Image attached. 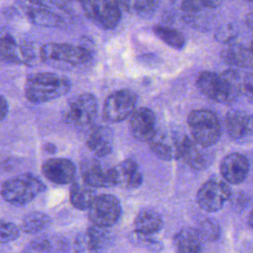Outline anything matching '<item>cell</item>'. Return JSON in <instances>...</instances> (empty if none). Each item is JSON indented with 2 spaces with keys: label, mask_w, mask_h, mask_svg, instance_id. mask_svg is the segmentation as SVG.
<instances>
[{
  "label": "cell",
  "mask_w": 253,
  "mask_h": 253,
  "mask_svg": "<svg viewBox=\"0 0 253 253\" xmlns=\"http://www.w3.org/2000/svg\"><path fill=\"white\" fill-rule=\"evenodd\" d=\"M240 74L234 69H227L220 74L203 71L197 79V86L202 94L219 104H231L240 95Z\"/></svg>",
  "instance_id": "cell-1"
},
{
  "label": "cell",
  "mask_w": 253,
  "mask_h": 253,
  "mask_svg": "<svg viewBox=\"0 0 253 253\" xmlns=\"http://www.w3.org/2000/svg\"><path fill=\"white\" fill-rule=\"evenodd\" d=\"M70 88L68 78L51 72H40L27 77L24 92L29 102L42 104L67 94Z\"/></svg>",
  "instance_id": "cell-2"
},
{
  "label": "cell",
  "mask_w": 253,
  "mask_h": 253,
  "mask_svg": "<svg viewBox=\"0 0 253 253\" xmlns=\"http://www.w3.org/2000/svg\"><path fill=\"white\" fill-rule=\"evenodd\" d=\"M40 57L45 64L67 69L87 64L91 61L92 52L85 46L63 42H47L40 48Z\"/></svg>",
  "instance_id": "cell-3"
},
{
  "label": "cell",
  "mask_w": 253,
  "mask_h": 253,
  "mask_svg": "<svg viewBox=\"0 0 253 253\" xmlns=\"http://www.w3.org/2000/svg\"><path fill=\"white\" fill-rule=\"evenodd\" d=\"M193 140L203 146L211 147L221 135V126L217 116L210 110H194L187 118Z\"/></svg>",
  "instance_id": "cell-4"
},
{
  "label": "cell",
  "mask_w": 253,
  "mask_h": 253,
  "mask_svg": "<svg viewBox=\"0 0 253 253\" xmlns=\"http://www.w3.org/2000/svg\"><path fill=\"white\" fill-rule=\"evenodd\" d=\"M44 188V185L37 177L23 174L5 181L1 187V195L8 203L23 206L33 201L43 192Z\"/></svg>",
  "instance_id": "cell-5"
},
{
  "label": "cell",
  "mask_w": 253,
  "mask_h": 253,
  "mask_svg": "<svg viewBox=\"0 0 253 253\" xmlns=\"http://www.w3.org/2000/svg\"><path fill=\"white\" fill-rule=\"evenodd\" d=\"M81 5L85 16L101 29H115L121 20L117 0H81Z\"/></svg>",
  "instance_id": "cell-6"
},
{
  "label": "cell",
  "mask_w": 253,
  "mask_h": 253,
  "mask_svg": "<svg viewBox=\"0 0 253 253\" xmlns=\"http://www.w3.org/2000/svg\"><path fill=\"white\" fill-rule=\"evenodd\" d=\"M122 206L117 197L110 194L96 196L88 209L89 219L95 226L110 227L120 218Z\"/></svg>",
  "instance_id": "cell-7"
},
{
  "label": "cell",
  "mask_w": 253,
  "mask_h": 253,
  "mask_svg": "<svg viewBox=\"0 0 253 253\" xmlns=\"http://www.w3.org/2000/svg\"><path fill=\"white\" fill-rule=\"evenodd\" d=\"M136 95L129 89L113 92L105 101L103 115L112 123H118L128 118L135 110Z\"/></svg>",
  "instance_id": "cell-8"
},
{
  "label": "cell",
  "mask_w": 253,
  "mask_h": 253,
  "mask_svg": "<svg viewBox=\"0 0 253 253\" xmlns=\"http://www.w3.org/2000/svg\"><path fill=\"white\" fill-rule=\"evenodd\" d=\"M97 99L90 93H84L75 98L65 109L62 119L65 124L82 126L89 125L96 117Z\"/></svg>",
  "instance_id": "cell-9"
},
{
  "label": "cell",
  "mask_w": 253,
  "mask_h": 253,
  "mask_svg": "<svg viewBox=\"0 0 253 253\" xmlns=\"http://www.w3.org/2000/svg\"><path fill=\"white\" fill-rule=\"evenodd\" d=\"M230 196V188L225 182L211 180L203 184L199 189L197 203L205 211L213 212L222 209Z\"/></svg>",
  "instance_id": "cell-10"
},
{
  "label": "cell",
  "mask_w": 253,
  "mask_h": 253,
  "mask_svg": "<svg viewBox=\"0 0 253 253\" xmlns=\"http://www.w3.org/2000/svg\"><path fill=\"white\" fill-rule=\"evenodd\" d=\"M184 136L175 131H156L153 138L148 141L149 148L157 157L163 160L179 159Z\"/></svg>",
  "instance_id": "cell-11"
},
{
  "label": "cell",
  "mask_w": 253,
  "mask_h": 253,
  "mask_svg": "<svg viewBox=\"0 0 253 253\" xmlns=\"http://www.w3.org/2000/svg\"><path fill=\"white\" fill-rule=\"evenodd\" d=\"M28 18L32 23L41 27L60 28L64 26V19L51 9L50 0H27Z\"/></svg>",
  "instance_id": "cell-12"
},
{
  "label": "cell",
  "mask_w": 253,
  "mask_h": 253,
  "mask_svg": "<svg viewBox=\"0 0 253 253\" xmlns=\"http://www.w3.org/2000/svg\"><path fill=\"white\" fill-rule=\"evenodd\" d=\"M0 59L13 64H30L35 55L28 44H20L11 34L0 31Z\"/></svg>",
  "instance_id": "cell-13"
},
{
  "label": "cell",
  "mask_w": 253,
  "mask_h": 253,
  "mask_svg": "<svg viewBox=\"0 0 253 253\" xmlns=\"http://www.w3.org/2000/svg\"><path fill=\"white\" fill-rule=\"evenodd\" d=\"M129 117L131 135L138 141H150L157 131L154 113L147 108H139L134 110Z\"/></svg>",
  "instance_id": "cell-14"
},
{
  "label": "cell",
  "mask_w": 253,
  "mask_h": 253,
  "mask_svg": "<svg viewBox=\"0 0 253 253\" xmlns=\"http://www.w3.org/2000/svg\"><path fill=\"white\" fill-rule=\"evenodd\" d=\"M80 171L83 182L92 188H108L114 186L112 168H105L97 159L89 158L83 160Z\"/></svg>",
  "instance_id": "cell-15"
},
{
  "label": "cell",
  "mask_w": 253,
  "mask_h": 253,
  "mask_svg": "<svg viewBox=\"0 0 253 253\" xmlns=\"http://www.w3.org/2000/svg\"><path fill=\"white\" fill-rule=\"evenodd\" d=\"M220 173L227 183L240 184L247 178L249 173L248 159L240 153H230L221 160Z\"/></svg>",
  "instance_id": "cell-16"
},
{
  "label": "cell",
  "mask_w": 253,
  "mask_h": 253,
  "mask_svg": "<svg viewBox=\"0 0 253 253\" xmlns=\"http://www.w3.org/2000/svg\"><path fill=\"white\" fill-rule=\"evenodd\" d=\"M180 158L192 168L201 170L211 164L213 155L211 151L207 150V147L197 144L193 139L185 135L181 144Z\"/></svg>",
  "instance_id": "cell-17"
},
{
  "label": "cell",
  "mask_w": 253,
  "mask_h": 253,
  "mask_svg": "<svg viewBox=\"0 0 253 253\" xmlns=\"http://www.w3.org/2000/svg\"><path fill=\"white\" fill-rule=\"evenodd\" d=\"M42 171L44 177L55 184H68L75 176L74 164L66 158H51L43 162Z\"/></svg>",
  "instance_id": "cell-18"
},
{
  "label": "cell",
  "mask_w": 253,
  "mask_h": 253,
  "mask_svg": "<svg viewBox=\"0 0 253 253\" xmlns=\"http://www.w3.org/2000/svg\"><path fill=\"white\" fill-rule=\"evenodd\" d=\"M114 186L118 185L126 189H134L142 183V173L137 163L131 159H126L112 168Z\"/></svg>",
  "instance_id": "cell-19"
},
{
  "label": "cell",
  "mask_w": 253,
  "mask_h": 253,
  "mask_svg": "<svg viewBox=\"0 0 253 253\" xmlns=\"http://www.w3.org/2000/svg\"><path fill=\"white\" fill-rule=\"evenodd\" d=\"M252 117L250 114L233 110L225 117V128L228 135L235 140H246L252 136Z\"/></svg>",
  "instance_id": "cell-20"
},
{
  "label": "cell",
  "mask_w": 253,
  "mask_h": 253,
  "mask_svg": "<svg viewBox=\"0 0 253 253\" xmlns=\"http://www.w3.org/2000/svg\"><path fill=\"white\" fill-rule=\"evenodd\" d=\"M85 142L94 154L101 157L106 156L113 149V131L105 126H94L87 132Z\"/></svg>",
  "instance_id": "cell-21"
},
{
  "label": "cell",
  "mask_w": 253,
  "mask_h": 253,
  "mask_svg": "<svg viewBox=\"0 0 253 253\" xmlns=\"http://www.w3.org/2000/svg\"><path fill=\"white\" fill-rule=\"evenodd\" d=\"M102 227H90L80 232L73 244L75 253H101L105 241Z\"/></svg>",
  "instance_id": "cell-22"
},
{
  "label": "cell",
  "mask_w": 253,
  "mask_h": 253,
  "mask_svg": "<svg viewBox=\"0 0 253 253\" xmlns=\"http://www.w3.org/2000/svg\"><path fill=\"white\" fill-rule=\"evenodd\" d=\"M225 63L235 67H252V49L251 46L239 42H230L220 53Z\"/></svg>",
  "instance_id": "cell-23"
},
{
  "label": "cell",
  "mask_w": 253,
  "mask_h": 253,
  "mask_svg": "<svg viewBox=\"0 0 253 253\" xmlns=\"http://www.w3.org/2000/svg\"><path fill=\"white\" fill-rule=\"evenodd\" d=\"M162 226L163 219L161 215L152 209L141 210L134 219V231L142 234L153 235L159 232Z\"/></svg>",
  "instance_id": "cell-24"
},
{
  "label": "cell",
  "mask_w": 253,
  "mask_h": 253,
  "mask_svg": "<svg viewBox=\"0 0 253 253\" xmlns=\"http://www.w3.org/2000/svg\"><path fill=\"white\" fill-rule=\"evenodd\" d=\"M176 253H202V240L196 228H183L174 236Z\"/></svg>",
  "instance_id": "cell-25"
},
{
  "label": "cell",
  "mask_w": 253,
  "mask_h": 253,
  "mask_svg": "<svg viewBox=\"0 0 253 253\" xmlns=\"http://www.w3.org/2000/svg\"><path fill=\"white\" fill-rule=\"evenodd\" d=\"M95 197L94 189L84 182H74L70 187L69 201L78 210H88Z\"/></svg>",
  "instance_id": "cell-26"
},
{
  "label": "cell",
  "mask_w": 253,
  "mask_h": 253,
  "mask_svg": "<svg viewBox=\"0 0 253 253\" xmlns=\"http://www.w3.org/2000/svg\"><path fill=\"white\" fill-rule=\"evenodd\" d=\"M120 7L138 17L151 16L158 7L159 0H117Z\"/></svg>",
  "instance_id": "cell-27"
},
{
  "label": "cell",
  "mask_w": 253,
  "mask_h": 253,
  "mask_svg": "<svg viewBox=\"0 0 253 253\" xmlns=\"http://www.w3.org/2000/svg\"><path fill=\"white\" fill-rule=\"evenodd\" d=\"M50 224L51 219L47 214L41 211H31L24 216L21 229L26 233L35 234L48 228Z\"/></svg>",
  "instance_id": "cell-28"
},
{
  "label": "cell",
  "mask_w": 253,
  "mask_h": 253,
  "mask_svg": "<svg viewBox=\"0 0 253 253\" xmlns=\"http://www.w3.org/2000/svg\"><path fill=\"white\" fill-rule=\"evenodd\" d=\"M153 33L158 39H160L164 43L175 49H181L185 45L184 36L176 29L157 25L153 28Z\"/></svg>",
  "instance_id": "cell-29"
},
{
  "label": "cell",
  "mask_w": 253,
  "mask_h": 253,
  "mask_svg": "<svg viewBox=\"0 0 253 253\" xmlns=\"http://www.w3.org/2000/svg\"><path fill=\"white\" fill-rule=\"evenodd\" d=\"M172 4L182 12L183 19L189 24L197 21L205 8L199 0H171Z\"/></svg>",
  "instance_id": "cell-30"
},
{
  "label": "cell",
  "mask_w": 253,
  "mask_h": 253,
  "mask_svg": "<svg viewBox=\"0 0 253 253\" xmlns=\"http://www.w3.org/2000/svg\"><path fill=\"white\" fill-rule=\"evenodd\" d=\"M202 242L203 241H213L219 235V226L212 219H205L201 221L199 226L196 228Z\"/></svg>",
  "instance_id": "cell-31"
},
{
  "label": "cell",
  "mask_w": 253,
  "mask_h": 253,
  "mask_svg": "<svg viewBox=\"0 0 253 253\" xmlns=\"http://www.w3.org/2000/svg\"><path fill=\"white\" fill-rule=\"evenodd\" d=\"M130 240L134 245L141 246V247H143L145 249H148V250H151V251H157L162 246L160 241L153 238L152 235L142 234V233H139V232H136V231H134L130 235Z\"/></svg>",
  "instance_id": "cell-32"
},
{
  "label": "cell",
  "mask_w": 253,
  "mask_h": 253,
  "mask_svg": "<svg viewBox=\"0 0 253 253\" xmlns=\"http://www.w3.org/2000/svg\"><path fill=\"white\" fill-rule=\"evenodd\" d=\"M20 228L13 222L0 220V243L11 242L18 238Z\"/></svg>",
  "instance_id": "cell-33"
},
{
  "label": "cell",
  "mask_w": 253,
  "mask_h": 253,
  "mask_svg": "<svg viewBox=\"0 0 253 253\" xmlns=\"http://www.w3.org/2000/svg\"><path fill=\"white\" fill-rule=\"evenodd\" d=\"M236 36H237V30H236V27H234L232 24H227L219 28L215 33L216 41L226 44L233 42Z\"/></svg>",
  "instance_id": "cell-34"
},
{
  "label": "cell",
  "mask_w": 253,
  "mask_h": 253,
  "mask_svg": "<svg viewBox=\"0 0 253 253\" xmlns=\"http://www.w3.org/2000/svg\"><path fill=\"white\" fill-rule=\"evenodd\" d=\"M31 247L36 252L49 253L54 249V243L49 237L43 235V236H40L37 239H35L31 243Z\"/></svg>",
  "instance_id": "cell-35"
},
{
  "label": "cell",
  "mask_w": 253,
  "mask_h": 253,
  "mask_svg": "<svg viewBox=\"0 0 253 253\" xmlns=\"http://www.w3.org/2000/svg\"><path fill=\"white\" fill-rule=\"evenodd\" d=\"M252 93H253V81H252V73L249 72L245 74L244 77L241 78L240 83V95L247 97L248 100H252Z\"/></svg>",
  "instance_id": "cell-36"
},
{
  "label": "cell",
  "mask_w": 253,
  "mask_h": 253,
  "mask_svg": "<svg viewBox=\"0 0 253 253\" xmlns=\"http://www.w3.org/2000/svg\"><path fill=\"white\" fill-rule=\"evenodd\" d=\"M9 110V105L5 97L0 96V123L6 118Z\"/></svg>",
  "instance_id": "cell-37"
},
{
  "label": "cell",
  "mask_w": 253,
  "mask_h": 253,
  "mask_svg": "<svg viewBox=\"0 0 253 253\" xmlns=\"http://www.w3.org/2000/svg\"><path fill=\"white\" fill-rule=\"evenodd\" d=\"M201 2V4L209 9H212V8H216L218 7L223 0H199Z\"/></svg>",
  "instance_id": "cell-38"
},
{
  "label": "cell",
  "mask_w": 253,
  "mask_h": 253,
  "mask_svg": "<svg viewBox=\"0 0 253 253\" xmlns=\"http://www.w3.org/2000/svg\"><path fill=\"white\" fill-rule=\"evenodd\" d=\"M245 20H246L245 22H246L247 26L249 27V29H251L252 28V13L251 12L247 14V16L245 17Z\"/></svg>",
  "instance_id": "cell-39"
},
{
  "label": "cell",
  "mask_w": 253,
  "mask_h": 253,
  "mask_svg": "<svg viewBox=\"0 0 253 253\" xmlns=\"http://www.w3.org/2000/svg\"><path fill=\"white\" fill-rule=\"evenodd\" d=\"M247 2H252V0H246Z\"/></svg>",
  "instance_id": "cell-40"
},
{
  "label": "cell",
  "mask_w": 253,
  "mask_h": 253,
  "mask_svg": "<svg viewBox=\"0 0 253 253\" xmlns=\"http://www.w3.org/2000/svg\"><path fill=\"white\" fill-rule=\"evenodd\" d=\"M70 1H73V0H70Z\"/></svg>",
  "instance_id": "cell-41"
}]
</instances>
